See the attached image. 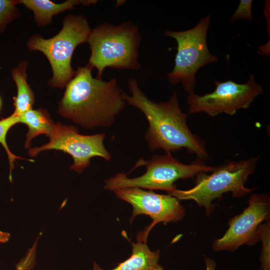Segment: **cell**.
Here are the masks:
<instances>
[{
  "label": "cell",
  "instance_id": "cell-1",
  "mask_svg": "<svg viewBox=\"0 0 270 270\" xmlns=\"http://www.w3.org/2000/svg\"><path fill=\"white\" fill-rule=\"evenodd\" d=\"M128 86L131 96L124 92L123 98L146 117L148 127L144 139L150 151L162 148L166 153H171L185 148L198 159L208 160L204 140L192 134L187 126L189 114L180 108L176 91L168 101L156 102L145 95L136 79L130 78Z\"/></svg>",
  "mask_w": 270,
  "mask_h": 270
},
{
  "label": "cell",
  "instance_id": "cell-2",
  "mask_svg": "<svg viewBox=\"0 0 270 270\" xmlns=\"http://www.w3.org/2000/svg\"><path fill=\"white\" fill-rule=\"evenodd\" d=\"M92 68L88 64L78 68L66 86L58 112L86 128L110 127L124 107V92L115 78H93Z\"/></svg>",
  "mask_w": 270,
  "mask_h": 270
},
{
  "label": "cell",
  "instance_id": "cell-3",
  "mask_svg": "<svg viewBox=\"0 0 270 270\" xmlns=\"http://www.w3.org/2000/svg\"><path fill=\"white\" fill-rule=\"evenodd\" d=\"M142 36L138 26L130 21L118 25L102 23L92 29L87 42L91 51L88 64L102 79L104 69L138 70V49Z\"/></svg>",
  "mask_w": 270,
  "mask_h": 270
},
{
  "label": "cell",
  "instance_id": "cell-4",
  "mask_svg": "<svg viewBox=\"0 0 270 270\" xmlns=\"http://www.w3.org/2000/svg\"><path fill=\"white\" fill-rule=\"evenodd\" d=\"M92 29L86 18L80 14L66 16L58 33L50 38L33 34L27 42L30 51L38 50L47 58L52 76L48 81L52 88H62L74 76L76 71L71 65L72 54L80 44L87 42Z\"/></svg>",
  "mask_w": 270,
  "mask_h": 270
},
{
  "label": "cell",
  "instance_id": "cell-5",
  "mask_svg": "<svg viewBox=\"0 0 270 270\" xmlns=\"http://www.w3.org/2000/svg\"><path fill=\"white\" fill-rule=\"evenodd\" d=\"M260 156L252 157L238 162L227 160L215 166L210 174L202 173L197 175L196 185L188 190L176 188L168 193L180 200H193L209 216L214 207L212 202L222 195L231 192L233 197L246 196L254 188L244 186L248 176L255 170Z\"/></svg>",
  "mask_w": 270,
  "mask_h": 270
},
{
  "label": "cell",
  "instance_id": "cell-6",
  "mask_svg": "<svg viewBox=\"0 0 270 270\" xmlns=\"http://www.w3.org/2000/svg\"><path fill=\"white\" fill-rule=\"evenodd\" d=\"M146 166V172L134 178H129L124 172H118L105 181L104 188L113 191L126 188H142L150 190H164L169 193L176 188L174 182L178 180L193 178L202 173L212 172L215 166H206L204 161L197 158L186 164L173 157L171 153L160 156L154 154L146 160L141 158L134 169Z\"/></svg>",
  "mask_w": 270,
  "mask_h": 270
},
{
  "label": "cell",
  "instance_id": "cell-7",
  "mask_svg": "<svg viewBox=\"0 0 270 270\" xmlns=\"http://www.w3.org/2000/svg\"><path fill=\"white\" fill-rule=\"evenodd\" d=\"M210 24V18L208 16L191 29L180 32L167 30L164 33L165 36L175 39L178 44L174 66L168 74V80L172 85L182 83L188 94L194 92L198 70L218 60L208 47L206 36Z\"/></svg>",
  "mask_w": 270,
  "mask_h": 270
},
{
  "label": "cell",
  "instance_id": "cell-8",
  "mask_svg": "<svg viewBox=\"0 0 270 270\" xmlns=\"http://www.w3.org/2000/svg\"><path fill=\"white\" fill-rule=\"evenodd\" d=\"M215 84L214 90L204 96L188 94V114L203 112L210 116L222 113L233 116L238 110L248 108L263 90L250 74L248 80L243 84L228 80L216 81Z\"/></svg>",
  "mask_w": 270,
  "mask_h": 270
},
{
  "label": "cell",
  "instance_id": "cell-9",
  "mask_svg": "<svg viewBox=\"0 0 270 270\" xmlns=\"http://www.w3.org/2000/svg\"><path fill=\"white\" fill-rule=\"evenodd\" d=\"M48 138V143L30 149L29 155L34 157L40 152L51 150L62 151L72 157L70 169L79 174L90 165L92 157L100 156L106 160L112 159L104 145V133L83 135L74 126L58 122Z\"/></svg>",
  "mask_w": 270,
  "mask_h": 270
},
{
  "label": "cell",
  "instance_id": "cell-10",
  "mask_svg": "<svg viewBox=\"0 0 270 270\" xmlns=\"http://www.w3.org/2000/svg\"><path fill=\"white\" fill-rule=\"evenodd\" d=\"M114 192L118 198L132 206L130 222L140 214L148 216L152 220L144 230L137 235V239L144 242H146L150 230L156 224L176 222L185 215L184 208L180 204L179 200L168 194H158L151 190H144L137 188L120 189Z\"/></svg>",
  "mask_w": 270,
  "mask_h": 270
},
{
  "label": "cell",
  "instance_id": "cell-11",
  "mask_svg": "<svg viewBox=\"0 0 270 270\" xmlns=\"http://www.w3.org/2000/svg\"><path fill=\"white\" fill-rule=\"evenodd\" d=\"M248 203L242 214L228 222L224 234L214 242V250L234 252L242 244L254 245L259 240L258 227L270 218V199L264 194H253Z\"/></svg>",
  "mask_w": 270,
  "mask_h": 270
},
{
  "label": "cell",
  "instance_id": "cell-12",
  "mask_svg": "<svg viewBox=\"0 0 270 270\" xmlns=\"http://www.w3.org/2000/svg\"><path fill=\"white\" fill-rule=\"evenodd\" d=\"M19 4H24L33 12L34 20L39 26H46L52 22V17L64 11L72 9L79 4L89 6L95 4L94 0H68L60 4L50 0H18Z\"/></svg>",
  "mask_w": 270,
  "mask_h": 270
},
{
  "label": "cell",
  "instance_id": "cell-13",
  "mask_svg": "<svg viewBox=\"0 0 270 270\" xmlns=\"http://www.w3.org/2000/svg\"><path fill=\"white\" fill-rule=\"evenodd\" d=\"M132 252L130 256L110 270H156L158 266L159 250L151 251L146 242L137 239L132 242ZM93 270H104L96 262Z\"/></svg>",
  "mask_w": 270,
  "mask_h": 270
},
{
  "label": "cell",
  "instance_id": "cell-14",
  "mask_svg": "<svg viewBox=\"0 0 270 270\" xmlns=\"http://www.w3.org/2000/svg\"><path fill=\"white\" fill-rule=\"evenodd\" d=\"M27 62L22 61L12 70V76L17 88L16 96L13 97L14 110L12 114L16 116L32 109L34 104V94L27 82Z\"/></svg>",
  "mask_w": 270,
  "mask_h": 270
},
{
  "label": "cell",
  "instance_id": "cell-15",
  "mask_svg": "<svg viewBox=\"0 0 270 270\" xmlns=\"http://www.w3.org/2000/svg\"><path fill=\"white\" fill-rule=\"evenodd\" d=\"M18 118L19 123L24 124L28 128L24 146L26 148L30 146L31 141L36 136L44 134L48 137L55 126L48 111L42 108L28 110Z\"/></svg>",
  "mask_w": 270,
  "mask_h": 270
},
{
  "label": "cell",
  "instance_id": "cell-16",
  "mask_svg": "<svg viewBox=\"0 0 270 270\" xmlns=\"http://www.w3.org/2000/svg\"><path fill=\"white\" fill-rule=\"evenodd\" d=\"M18 122V116L12 114L7 118L0 120V144L3 146L8 156L10 164L9 179L12 182V172L14 168V162L16 159L25 160L13 154L8 148L6 138L8 130L16 124Z\"/></svg>",
  "mask_w": 270,
  "mask_h": 270
},
{
  "label": "cell",
  "instance_id": "cell-17",
  "mask_svg": "<svg viewBox=\"0 0 270 270\" xmlns=\"http://www.w3.org/2000/svg\"><path fill=\"white\" fill-rule=\"evenodd\" d=\"M18 4V0H0V34L5 31L8 24L20 16L16 7Z\"/></svg>",
  "mask_w": 270,
  "mask_h": 270
},
{
  "label": "cell",
  "instance_id": "cell-18",
  "mask_svg": "<svg viewBox=\"0 0 270 270\" xmlns=\"http://www.w3.org/2000/svg\"><path fill=\"white\" fill-rule=\"evenodd\" d=\"M260 240L262 243V249L260 256L262 262L261 270H270V224L267 220L261 224L258 227Z\"/></svg>",
  "mask_w": 270,
  "mask_h": 270
},
{
  "label": "cell",
  "instance_id": "cell-19",
  "mask_svg": "<svg viewBox=\"0 0 270 270\" xmlns=\"http://www.w3.org/2000/svg\"><path fill=\"white\" fill-rule=\"evenodd\" d=\"M252 0H240L238 7L230 18L231 22L241 19L251 22L253 18L252 12Z\"/></svg>",
  "mask_w": 270,
  "mask_h": 270
},
{
  "label": "cell",
  "instance_id": "cell-20",
  "mask_svg": "<svg viewBox=\"0 0 270 270\" xmlns=\"http://www.w3.org/2000/svg\"><path fill=\"white\" fill-rule=\"evenodd\" d=\"M36 246L28 250L26 255L16 264V270H31L36 265Z\"/></svg>",
  "mask_w": 270,
  "mask_h": 270
},
{
  "label": "cell",
  "instance_id": "cell-21",
  "mask_svg": "<svg viewBox=\"0 0 270 270\" xmlns=\"http://www.w3.org/2000/svg\"><path fill=\"white\" fill-rule=\"evenodd\" d=\"M205 262L206 264V270H215L216 264L214 260H210L208 258H206ZM156 270H164V269L159 264Z\"/></svg>",
  "mask_w": 270,
  "mask_h": 270
},
{
  "label": "cell",
  "instance_id": "cell-22",
  "mask_svg": "<svg viewBox=\"0 0 270 270\" xmlns=\"http://www.w3.org/2000/svg\"><path fill=\"white\" fill-rule=\"evenodd\" d=\"M10 237V234L9 233L0 231V243H4L8 242Z\"/></svg>",
  "mask_w": 270,
  "mask_h": 270
},
{
  "label": "cell",
  "instance_id": "cell-23",
  "mask_svg": "<svg viewBox=\"0 0 270 270\" xmlns=\"http://www.w3.org/2000/svg\"><path fill=\"white\" fill-rule=\"evenodd\" d=\"M2 98H1V96H0V112H1V110H2Z\"/></svg>",
  "mask_w": 270,
  "mask_h": 270
}]
</instances>
